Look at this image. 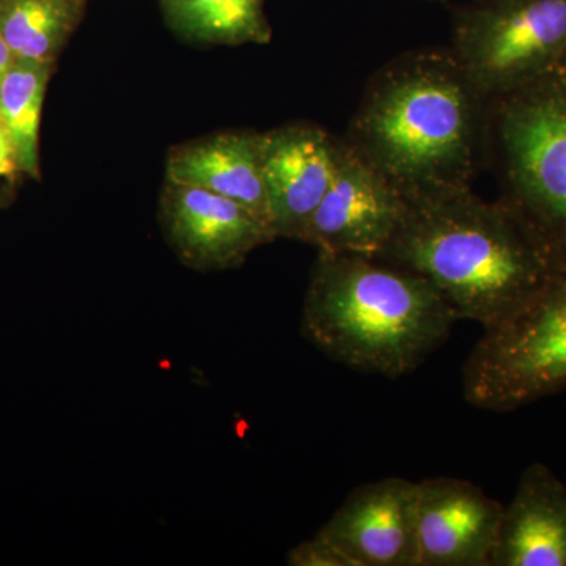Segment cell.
<instances>
[{
  "mask_svg": "<svg viewBox=\"0 0 566 566\" xmlns=\"http://www.w3.org/2000/svg\"><path fill=\"white\" fill-rule=\"evenodd\" d=\"M491 102L452 50L406 52L368 82L345 140L403 197L471 189Z\"/></svg>",
  "mask_w": 566,
  "mask_h": 566,
  "instance_id": "cell-1",
  "label": "cell"
},
{
  "mask_svg": "<svg viewBox=\"0 0 566 566\" xmlns=\"http://www.w3.org/2000/svg\"><path fill=\"white\" fill-rule=\"evenodd\" d=\"M403 221L378 259L433 283L458 319L485 327L526 307L556 275L501 202L472 189L405 197Z\"/></svg>",
  "mask_w": 566,
  "mask_h": 566,
  "instance_id": "cell-2",
  "label": "cell"
},
{
  "mask_svg": "<svg viewBox=\"0 0 566 566\" xmlns=\"http://www.w3.org/2000/svg\"><path fill=\"white\" fill-rule=\"evenodd\" d=\"M460 322L422 275L360 253H323L303 305V334L326 356L363 374L415 371Z\"/></svg>",
  "mask_w": 566,
  "mask_h": 566,
  "instance_id": "cell-3",
  "label": "cell"
},
{
  "mask_svg": "<svg viewBox=\"0 0 566 566\" xmlns=\"http://www.w3.org/2000/svg\"><path fill=\"white\" fill-rule=\"evenodd\" d=\"M499 202L556 274L566 271V65L491 102L486 159Z\"/></svg>",
  "mask_w": 566,
  "mask_h": 566,
  "instance_id": "cell-4",
  "label": "cell"
},
{
  "mask_svg": "<svg viewBox=\"0 0 566 566\" xmlns=\"http://www.w3.org/2000/svg\"><path fill=\"white\" fill-rule=\"evenodd\" d=\"M566 389V271L504 322L483 329L463 368L474 408L509 412Z\"/></svg>",
  "mask_w": 566,
  "mask_h": 566,
  "instance_id": "cell-5",
  "label": "cell"
},
{
  "mask_svg": "<svg viewBox=\"0 0 566 566\" xmlns=\"http://www.w3.org/2000/svg\"><path fill=\"white\" fill-rule=\"evenodd\" d=\"M450 50L491 98L566 65V0H472Z\"/></svg>",
  "mask_w": 566,
  "mask_h": 566,
  "instance_id": "cell-6",
  "label": "cell"
},
{
  "mask_svg": "<svg viewBox=\"0 0 566 566\" xmlns=\"http://www.w3.org/2000/svg\"><path fill=\"white\" fill-rule=\"evenodd\" d=\"M403 193L345 139H337L335 172L303 243L323 253L379 256L403 221Z\"/></svg>",
  "mask_w": 566,
  "mask_h": 566,
  "instance_id": "cell-7",
  "label": "cell"
},
{
  "mask_svg": "<svg viewBox=\"0 0 566 566\" xmlns=\"http://www.w3.org/2000/svg\"><path fill=\"white\" fill-rule=\"evenodd\" d=\"M159 221L175 255L196 271L241 266L255 249L277 240L243 205L169 180H164Z\"/></svg>",
  "mask_w": 566,
  "mask_h": 566,
  "instance_id": "cell-8",
  "label": "cell"
},
{
  "mask_svg": "<svg viewBox=\"0 0 566 566\" xmlns=\"http://www.w3.org/2000/svg\"><path fill=\"white\" fill-rule=\"evenodd\" d=\"M417 483L400 476L364 483L345 499L318 535L354 566H419Z\"/></svg>",
  "mask_w": 566,
  "mask_h": 566,
  "instance_id": "cell-9",
  "label": "cell"
},
{
  "mask_svg": "<svg viewBox=\"0 0 566 566\" xmlns=\"http://www.w3.org/2000/svg\"><path fill=\"white\" fill-rule=\"evenodd\" d=\"M337 139L312 123L262 133L263 180L275 238L303 241L335 172Z\"/></svg>",
  "mask_w": 566,
  "mask_h": 566,
  "instance_id": "cell-10",
  "label": "cell"
},
{
  "mask_svg": "<svg viewBox=\"0 0 566 566\" xmlns=\"http://www.w3.org/2000/svg\"><path fill=\"white\" fill-rule=\"evenodd\" d=\"M417 488L419 566H491L504 506L453 476L427 479Z\"/></svg>",
  "mask_w": 566,
  "mask_h": 566,
  "instance_id": "cell-11",
  "label": "cell"
},
{
  "mask_svg": "<svg viewBox=\"0 0 566 566\" xmlns=\"http://www.w3.org/2000/svg\"><path fill=\"white\" fill-rule=\"evenodd\" d=\"M491 566H566V486L546 464L521 474L502 513Z\"/></svg>",
  "mask_w": 566,
  "mask_h": 566,
  "instance_id": "cell-12",
  "label": "cell"
},
{
  "mask_svg": "<svg viewBox=\"0 0 566 566\" xmlns=\"http://www.w3.org/2000/svg\"><path fill=\"white\" fill-rule=\"evenodd\" d=\"M164 180L227 197L271 227L263 180L262 133H218L177 145L167 155Z\"/></svg>",
  "mask_w": 566,
  "mask_h": 566,
  "instance_id": "cell-13",
  "label": "cell"
},
{
  "mask_svg": "<svg viewBox=\"0 0 566 566\" xmlns=\"http://www.w3.org/2000/svg\"><path fill=\"white\" fill-rule=\"evenodd\" d=\"M159 7L167 25L189 43L241 46L273 36L264 0H159Z\"/></svg>",
  "mask_w": 566,
  "mask_h": 566,
  "instance_id": "cell-14",
  "label": "cell"
},
{
  "mask_svg": "<svg viewBox=\"0 0 566 566\" xmlns=\"http://www.w3.org/2000/svg\"><path fill=\"white\" fill-rule=\"evenodd\" d=\"M84 9L85 0H0V35L17 59L55 62Z\"/></svg>",
  "mask_w": 566,
  "mask_h": 566,
  "instance_id": "cell-15",
  "label": "cell"
},
{
  "mask_svg": "<svg viewBox=\"0 0 566 566\" xmlns=\"http://www.w3.org/2000/svg\"><path fill=\"white\" fill-rule=\"evenodd\" d=\"M55 62L14 57L0 85V118L6 125L18 172L40 178V123Z\"/></svg>",
  "mask_w": 566,
  "mask_h": 566,
  "instance_id": "cell-16",
  "label": "cell"
},
{
  "mask_svg": "<svg viewBox=\"0 0 566 566\" xmlns=\"http://www.w3.org/2000/svg\"><path fill=\"white\" fill-rule=\"evenodd\" d=\"M286 562L292 566H354L337 546L318 534L293 547Z\"/></svg>",
  "mask_w": 566,
  "mask_h": 566,
  "instance_id": "cell-17",
  "label": "cell"
},
{
  "mask_svg": "<svg viewBox=\"0 0 566 566\" xmlns=\"http://www.w3.org/2000/svg\"><path fill=\"white\" fill-rule=\"evenodd\" d=\"M18 172L17 156L6 125L0 118V178Z\"/></svg>",
  "mask_w": 566,
  "mask_h": 566,
  "instance_id": "cell-18",
  "label": "cell"
},
{
  "mask_svg": "<svg viewBox=\"0 0 566 566\" xmlns=\"http://www.w3.org/2000/svg\"><path fill=\"white\" fill-rule=\"evenodd\" d=\"M14 55L10 51L9 44L0 35V85L6 80L7 73H9L10 66L13 65Z\"/></svg>",
  "mask_w": 566,
  "mask_h": 566,
  "instance_id": "cell-19",
  "label": "cell"
}]
</instances>
